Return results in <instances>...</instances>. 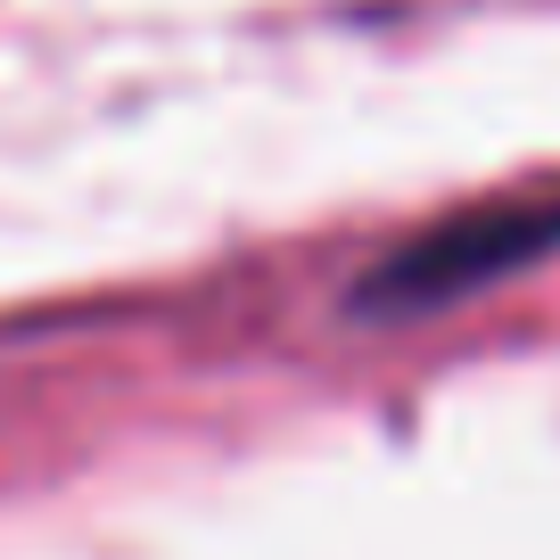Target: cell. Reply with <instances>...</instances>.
Masks as SVG:
<instances>
[{"label":"cell","mask_w":560,"mask_h":560,"mask_svg":"<svg viewBox=\"0 0 560 560\" xmlns=\"http://www.w3.org/2000/svg\"><path fill=\"white\" fill-rule=\"evenodd\" d=\"M560 240V207H503V214H470L454 231L412 240L380 280H363V305H438L462 280H487L503 264H527L536 247Z\"/></svg>","instance_id":"cell-1"}]
</instances>
